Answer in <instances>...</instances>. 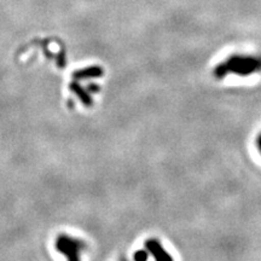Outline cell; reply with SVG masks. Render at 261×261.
I'll use <instances>...</instances> for the list:
<instances>
[{
  "label": "cell",
  "instance_id": "6da1fadb",
  "mask_svg": "<svg viewBox=\"0 0 261 261\" xmlns=\"http://www.w3.org/2000/svg\"><path fill=\"white\" fill-rule=\"evenodd\" d=\"M261 71V57L247 56V55H233L226 61L221 62L214 68V76L217 79H224L228 74L238 76H248Z\"/></svg>",
  "mask_w": 261,
  "mask_h": 261
},
{
  "label": "cell",
  "instance_id": "7a4b0ae2",
  "mask_svg": "<svg viewBox=\"0 0 261 261\" xmlns=\"http://www.w3.org/2000/svg\"><path fill=\"white\" fill-rule=\"evenodd\" d=\"M55 248L67 261H81V254L86 248L84 241L68 234H60L55 241Z\"/></svg>",
  "mask_w": 261,
  "mask_h": 261
},
{
  "label": "cell",
  "instance_id": "3957f363",
  "mask_svg": "<svg viewBox=\"0 0 261 261\" xmlns=\"http://www.w3.org/2000/svg\"><path fill=\"white\" fill-rule=\"evenodd\" d=\"M145 249L148 250L150 255L154 257L155 261H173L172 256L166 252V249L161 246L159 240L150 238L144 243Z\"/></svg>",
  "mask_w": 261,
  "mask_h": 261
},
{
  "label": "cell",
  "instance_id": "277c9868",
  "mask_svg": "<svg viewBox=\"0 0 261 261\" xmlns=\"http://www.w3.org/2000/svg\"><path fill=\"white\" fill-rule=\"evenodd\" d=\"M70 90L80 98V100L85 104V106H91V103H92L91 92H92V91H97L98 89H96L94 85H92V89H84V87H81L79 84L73 83L70 85Z\"/></svg>",
  "mask_w": 261,
  "mask_h": 261
},
{
  "label": "cell",
  "instance_id": "5b68a950",
  "mask_svg": "<svg viewBox=\"0 0 261 261\" xmlns=\"http://www.w3.org/2000/svg\"><path fill=\"white\" fill-rule=\"evenodd\" d=\"M103 74V70L99 67H91V68H85V69L77 70L74 73V79H92V77H99Z\"/></svg>",
  "mask_w": 261,
  "mask_h": 261
},
{
  "label": "cell",
  "instance_id": "8992f818",
  "mask_svg": "<svg viewBox=\"0 0 261 261\" xmlns=\"http://www.w3.org/2000/svg\"><path fill=\"white\" fill-rule=\"evenodd\" d=\"M149 252L148 250H138L133 255V260L135 261H148Z\"/></svg>",
  "mask_w": 261,
  "mask_h": 261
},
{
  "label": "cell",
  "instance_id": "52a82bcc",
  "mask_svg": "<svg viewBox=\"0 0 261 261\" xmlns=\"http://www.w3.org/2000/svg\"><path fill=\"white\" fill-rule=\"evenodd\" d=\"M256 144H257V148H259L260 152H261V135L257 137V140H256Z\"/></svg>",
  "mask_w": 261,
  "mask_h": 261
},
{
  "label": "cell",
  "instance_id": "ba28073f",
  "mask_svg": "<svg viewBox=\"0 0 261 261\" xmlns=\"http://www.w3.org/2000/svg\"><path fill=\"white\" fill-rule=\"evenodd\" d=\"M121 261H128V260H121Z\"/></svg>",
  "mask_w": 261,
  "mask_h": 261
}]
</instances>
